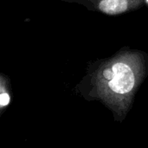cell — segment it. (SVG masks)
<instances>
[{
  "label": "cell",
  "mask_w": 148,
  "mask_h": 148,
  "mask_svg": "<svg viewBox=\"0 0 148 148\" xmlns=\"http://www.w3.org/2000/svg\"><path fill=\"white\" fill-rule=\"evenodd\" d=\"M147 74V55L141 50L123 48L113 56L88 66L77 90L88 101H101L111 110L114 120L121 122Z\"/></svg>",
  "instance_id": "cell-1"
},
{
  "label": "cell",
  "mask_w": 148,
  "mask_h": 148,
  "mask_svg": "<svg viewBox=\"0 0 148 148\" xmlns=\"http://www.w3.org/2000/svg\"><path fill=\"white\" fill-rule=\"evenodd\" d=\"M146 0H96L95 10L101 13L117 16L141 8Z\"/></svg>",
  "instance_id": "cell-2"
},
{
  "label": "cell",
  "mask_w": 148,
  "mask_h": 148,
  "mask_svg": "<svg viewBox=\"0 0 148 148\" xmlns=\"http://www.w3.org/2000/svg\"><path fill=\"white\" fill-rule=\"evenodd\" d=\"M10 84L9 78L4 75L3 74H1V79H0V108L1 112L4 110V108L10 104L11 95H10Z\"/></svg>",
  "instance_id": "cell-3"
},
{
  "label": "cell",
  "mask_w": 148,
  "mask_h": 148,
  "mask_svg": "<svg viewBox=\"0 0 148 148\" xmlns=\"http://www.w3.org/2000/svg\"><path fill=\"white\" fill-rule=\"evenodd\" d=\"M62 1L69 2V3H82V4L85 5L88 9H89L91 10H95V3L96 2V0H62Z\"/></svg>",
  "instance_id": "cell-4"
}]
</instances>
